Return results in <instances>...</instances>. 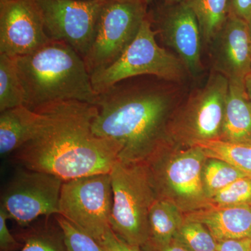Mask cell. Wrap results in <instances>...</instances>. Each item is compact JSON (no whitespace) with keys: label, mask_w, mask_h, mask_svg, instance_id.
Listing matches in <instances>:
<instances>
[{"label":"cell","mask_w":251,"mask_h":251,"mask_svg":"<svg viewBox=\"0 0 251 251\" xmlns=\"http://www.w3.org/2000/svg\"><path fill=\"white\" fill-rule=\"evenodd\" d=\"M33 110L37 116L32 135L13 153L22 168L55 175L63 181L111 171L120 148L94 134L97 105L62 100Z\"/></svg>","instance_id":"1"},{"label":"cell","mask_w":251,"mask_h":251,"mask_svg":"<svg viewBox=\"0 0 251 251\" xmlns=\"http://www.w3.org/2000/svg\"><path fill=\"white\" fill-rule=\"evenodd\" d=\"M99 94L92 130L117 144L120 161H145L161 147L174 103L171 90L152 84L120 82Z\"/></svg>","instance_id":"2"},{"label":"cell","mask_w":251,"mask_h":251,"mask_svg":"<svg viewBox=\"0 0 251 251\" xmlns=\"http://www.w3.org/2000/svg\"><path fill=\"white\" fill-rule=\"evenodd\" d=\"M25 104L31 110L62 100L97 105L94 91L83 57L64 41L52 40L33 53L16 57Z\"/></svg>","instance_id":"3"},{"label":"cell","mask_w":251,"mask_h":251,"mask_svg":"<svg viewBox=\"0 0 251 251\" xmlns=\"http://www.w3.org/2000/svg\"><path fill=\"white\" fill-rule=\"evenodd\" d=\"M110 175L113 195L110 227L130 245L143 247L150 241L149 214L158 198L146 163L117 160Z\"/></svg>","instance_id":"4"},{"label":"cell","mask_w":251,"mask_h":251,"mask_svg":"<svg viewBox=\"0 0 251 251\" xmlns=\"http://www.w3.org/2000/svg\"><path fill=\"white\" fill-rule=\"evenodd\" d=\"M147 17L134 40L111 64L91 75L92 87L102 93L122 81L151 75L168 81L181 80L186 72L178 57L160 47Z\"/></svg>","instance_id":"5"},{"label":"cell","mask_w":251,"mask_h":251,"mask_svg":"<svg viewBox=\"0 0 251 251\" xmlns=\"http://www.w3.org/2000/svg\"><path fill=\"white\" fill-rule=\"evenodd\" d=\"M202 149L192 146L164 158L157 150L145 160L157 196L164 194L181 210L192 212L209 204L203 188L202 173L206 161Z\"/></svg>","instance_id":"6"},{"label":"cell","mask_w":251,"mask_h":251,"mask_svg":"<svg viewBox=\"0 0 251 251\" xmlns=\"http://www.w3.org/2000/svg\"><path fill=\"white\" fill-rule=\"evenodd\" d=\"M146 0H105L84 57L90 75L111 64L134 40L147 18Z\"/></svg>","instance_id":"7"},{"label":"cell","mask_w":251,"mask_h":251,"mask_svg":"<svg viewBox=\"0 0 251 251\" xmlns=\"http://www.w3.org/2000/svg\"><path fill=\"white\" fill-rule=\"evenodd\" d=\"M113 195L110 173L64 181L59 214L100 242L111 228Z\"/></svg>","instance_id":"8"},{"label":"cell","mask_w":251,"mask_h":251,"mask_svg":"<svg viewBox=\"0 0 251 251\" xmlns=\"http://www.w3.org/2000/svg\"><path fill=\"white\" fill-rule=\"evenodd\" d=\"M64 181L49 173L21 168L6 185L1 205L9 219L21 226H27L41 216L59 215Z\"/></svg>","instance_id":"9"},{"label":"cell","mask_w":251,"mask_h":251,"mask_svg":"<svg viewBox=\"0 0 251 251\" xmlns=\"http://www.w3.org/2000/svg\"><path fill=\"white\" fill-rule=\"evenodd\" d=\"M51 40L64 41L82 57L88 52L105 0H34Z\"/></svg>","instance_id":"10"},{"label":"cell","mask_w":251,"mask_h":251,"mask_svg":"<svg viewBox=\"0 0 251 251\" xmlns=\"http://www.w3.org/2000/svg\"><path fill=\"white\" fill-rule=\"evenodd\" d=\"M228 88V79L219 73H213L206 85L188 99L181 120L176 123V133L189 144L219 139Z\"/></svg>","instance_id":"11"},{"label":"cell","mask_w":251,"mask_h":251,"mask_svg":"<svg viewBox=\"0 0 251 251\" xmlns=\"http://www.w3.org/2000/svg\"><path fill=\"white\" fill-rule=\"evenodd\" d=\"M51 41L34 0H0V54L27 55Z\"/></svg>","instance_id":"12"},{"label":"cell","mask_w":251,"mask_h":251,"mask_svg":"<svg viewBox=\"0 0 251 251\" xmlns=\"http://www.w3.org/2000/svg\"><path fill=\"white\" fill-rule=\"evenodd\" d=\"M213 42L216 44L215 72L229 80L245 82L251 74V41L247 21L229 13Z\"/></svg>","instance_id":"13"},{"label":"cell","mask_w":251,"mask_h":251,"mask_svg":"<svg viewBox=\"0 0 251 251\" xmlns=\"http://www.w3.org/2000/svg\"><path fill=\"white\" fill-rule=\"evenodd\" d=\"M160 29L163 41L177 53L186 72L192 75L201 72L202 34L197 17L186 1L167 11Z\"/></svg>","instance_id":"14"},{"label":"cell","mask_w":251,"mask_h":251,"mask_svg":"<svg viewBox=\"0 0 251 251\" xmlns=\"http://www.w3.org/2000/svg\"><path fill=\"white\" fill-rule=\"evenodd\" d=\"M186 219L206 226L216 242L251 239V205H209L190 212Z\"/></svg>","instance_id":"15"},{"label":"cell","mask_w":251,"mask_h":251,"mask_svg":"<svg viewBox=\"0 0 251 251\" xmlns=\"http://www.w3.org/2000/svg\"><path fill=\"white\" fill-rule=\"evenodd\" d=\"M219 139L251 145V100L245 82L229 80L224 122Z\"/></svg>","instance_id":"16"},{"label":"cell","mask_w":251,"mask_h":251,"mask_svg":"<svg viewBox=\"0 0 251 251\" xmlns=\"http://www.w3.org/2000/svg\"><path fill=\"white\" fill-rule=\"evenodd\" d=\"M36 111L23 105L8 109L0 115V153H14L25 145L34 130Z\"/></svg>","instance_id":"17"},{"label":"cell","mask_w":251,"mask_h":251,"mask_svg":"<svg viewBox=\"0 0 251 251\" xmlns=\"http://www.w3.org/2000/svg\"><path fill=\"white\" fill-rule=\"evenodd\" d=\"M184 220L181 209L174 202L167 198H157L149 214L148 242L156 247L170 244L174 240Z\"/></svg>","instance_id":"18"},{"label":"cell","mask_w":251,"mask_h":251,"mask_svg":"<svg viewBox=\"0 0 251 251\" xmlns=\"http://www.w3.org/2000/svg\"><path fill=\"white\" fill-rule=\"evenodd\" d=\"M190 145L202 149L207 158L227 162L251 178V145L221 139L197 140Z\"/></svg>","instance_id":"19"},{"label":"cell","mask_w":251,"mask_h":251,"mask_svg":"<svg viewBox=\"0 0 251 251\" xmlns=\"http://www.w3.org/2000/svg\"><path fill=\"white\" fill-rule=\"evenodd\" d=\"M196 14L202 40L213 42L229 14V0H186Z\"/></svg>","instance_id":"20"},{"label":"cell","mask_w":251,"mask_h":251,"mask_svg":"<svg viewBox=\"0 0 251 251\" xmlns=\"http://www.w3.org/2000/svg\"><path fill=\"white\" fill-rule=\"evenodd\" d=\"M25 104L16 57L0 54V112Z\"/></svg>","instance_id":"21"},{"label":"cell","mask_w":251,"mask_h":251,"mask_svg":"<svg viewBox=\"0 0 251 251\" xmlns=\"http://www.w3.org/2000/svg\"><path fill=\"white\" fill-rule=\"evenodd\" d=\"M244 176H247L227 162L218 158H206L203 166L202 179L203 188L209 202L223 188Z\"/></svg>","instance_id":"22"},{"label":"cell","mask_w":251,"mask_h":251,"mask_svg":"<svg viewBox=\"0 0 251 251\" xmlns=\"http://www.w3.org/2000/svg\"><path fill=\"white\" fill-rule=\"evenodd\" d=\"M173 241L189 251H217L218 242L209 229L193 220H184Z\"/></svg>","instance_id":"23"},{"label":"cell","mask_w":251,"mask_h":251,"mask_svg":"<svg viewBox=\"0 0 251 251\" xmlns=\"http://www.w3.org/2000/svg\"><path fill=\"white\" fill-rule=\"evenodd\" d=\"M55 219L68 251H106L97 239L65 218L56 215Z\"/></svg>","instance_id":"24"},{"label":"cell","mask_w":251,"mask_h":251,"mask_svg":"<svg viewBox=\"0 0 251 251\" xmlns=\"http://www.w3.org/2000/svg\"><path fill=\"white\" fill-rule=\"evenodd\" d=\"M211 205L228 206L251 205V178H239L214 195Z\"/></svg>","instance_id":"25"},{"label":"cell","mask_w":251,"mask_h":251,"mask_svg":"<svg viewBox=\"0 0 251 251\" xmlns=\"http://www.w3.org/2000/svg\"><path fill=\"white\" fill-rule=\"evenodd\" d=\"M20 251H68L62 232L60 235L50 232L31 234L26 239L25 244Z\"/></svg>","instance_id":"26"},{"label":"cell","mask_w":251,"mask_h":251,"mask_svg":"<svg viewBox=\"0 0 251 251\" xmlns=\"http://www.w3.org/2000/svg\"><path fill=\"white\" fill-rule=\"evenodd\" d=\"M106 251H143L141 247L130 245L114 232L108 229L99 242Z\"/></svg>","instance_id":"27"},{"label":"cell","mask_w":251,"mask_h":251,"mask_svg":"<svg viewBox=\"0 0 251 251\" xmlns=\"http://www.w3.org/2000/svg\"><path fill=\"white\" fill-rule=\"evenodd\" d=\"M9 219L7 212L0 206V249L1 251H13L19 248L21 244L13 237L8 229L6 221Z\"/></svg>","instance_id":"28"},{"label":"cell","mask_w":251,"mask_h":251,"mask_svg":"<svg viewBox=\"0 0 251 251\" xmlns=\"http://www.w3.org/2000/svg\"><path fill=\"white\" fill-rule=\"evenodd\" d=\"M229 13L249 22L251 19V0H229Z\"/></svg>","instance_id":"29"},{"label":"cell","mask_w":251,"mask_h":251,"mask_svg":"<svg viewBox=\"0 0 251 251\" xmlns=\"http://www.w3.org/2000/svg\"><path fill=\"white\" fill-rule=\"evenodd\" d=\"M217 251H251V239H235L218 242Z\"/></svg>","instance_id":"30"},{"label":"cell","mask_w":251,"mask_h":251,"mask_svg":"<svg viewBox=\"0 0 251 251\" xmlns=\"http://www.w3.org/2000/svg\"><path fill=\"white\" fill-rule=\"evenodd\" d=\"M141 248L143 251H189L175 241L161 247H156L148 242Z\"/></svg>","instance_id":"31"},{"label":"cell","mask_w":251,"mask_h":251,"mask_svg":"<svg viewBox=\"0 0 251 251\" xmlns=\"http://www.w3.org/2000/svg\"><path fill=\"white\" fill-rule=\"evenodd\" d=\"M245 85L246 87H247L248 94H249V97H250L251 100V74L246 78Z\"/></svg>","instance_id":"32"},{"label":"cell","mask_w":251,"mask_h":251,"mask_svg":"<svg viewBox=\"0 0 251 251\" xmlns=\"http://www.w3.org/2000/svg\"><path fill=\"white\" fill-rule=\"evenodd\" d=\"M153 1V0H146L147 3L150 2V1ZM165 1H179V0H165Z\"/></svg>","instance_id":"33"},{"label":"cell","mask_w":251,"mask_h":251,"mask_svg":"<svg viewBox=\"0 0 251 251\" xmlns=\"http://www.w3.org/2000/svg\"><path fill=\"white\" fill-rule=\"evenodd\" d=\"M249 23V29H250L251 41V19L248 22Z\"/></svg>","instance_id":"34"},{"label":"cell","mask_w":251,"mask_h":251,"mask_svg":"<svg viewBox=\"0 0 251 251\" xmlns=\"http://www.w3.org/2000/svg\"></svg>","instance_id":"35"}]
</instances>
